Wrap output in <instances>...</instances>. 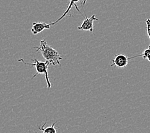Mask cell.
Returning a JSON list of instances; mask_svg holds the SVG:
<instances>
[{
	"mask_svg": "<svg viewBox=\"0 0 150 133\" xmlns=\"http://www.w3.org/2000/svg\"><path fill=\"white\" fill-rule=\"evenodd\" d=\"M33 49H36V52L40 51L44 58L48 61L50 65H52L53 66L61 65L60 61L62 60V57L57 50L47 44L46 39L40 40V46L33 47Z\"/></svg>",
	"mask_w": 150,
	"mask_h": 133,
	"instance_id": "6da1fadb",
	"label": "cell"
},
{
	"mask_svg": "<svg viewBox=\"0 0 150 133\" xmlns=\"http://www.w3.org/2000/svg\"><path fill=\"white\" fill-rule=\"evenodd\" d=\"M32 60L33 61V63L26 62V61L22 58L18 60L19 62H22L25 65H28L35 67V69L37 71V72L35 73V74L33 75V77L31 78V80H33V78L35 77L38 74H44V75H45V78H46V83H47V87L48 89H50V88H52V84H51V82L50 81L49 76H48V72H47V70H48V67L50 65V63L47 61H39L36 58L32 59Z\"/></svg>",
	"mask_w": 150,
	"mask_h": 133,
	"instance_id": "7a4b0ae2",
	"label": "cell"
},
{
	"mask_svg": "<svg viewBox=\"0 0 150 133\" xmlns=\"http://www.w3.org/2000/svg\"><path fill=\"white\" fill-rule=\"evenodd\" d=\"M136 56L128 58L124 55V54H115L114 58L111 60L112 63L110 65V66H114L117 68H124L127 66V65L128 64V61L130 59L134 58Z\"/></svg>",
	"mask_w": 150,
	"mask_h": 133,
	"instance_id": "3957f363",
	"label": "cell"
},
{
	"mask_svg": "<svg viewBox=\"0 0 150 133\" xmlns=\"http://www.w3.org/2000/svg\"><path fill=\"white\" fill-rule=\"evenodd\" d=\"M94 20H99V19L96 18V15L93 14L91 18H88L87 15L85 16V19L83 20L81 25L78 27V30L81 31H88L91 33L94 31Z\"/></svg>",
	"mask_w": 150,
	"mask_h": 133,
	"instance_id": "277c9868",
	"label": "cell"
},
{
	"mask_svg": "<svg viewBox=\"0 0 150 133\" xmlns=\"http://www.w3.org/2000/svg\"><path fill=\"white\" fill-rule=\"evenodd\" d=\"M80 1V0H70V3H69V6H68L67 8L66 9V11L64 12V13H63L62 15H61V16L60 17V18H59V19H58L57 20H55V21H54V22H53V23H50V25L52 26V25H56V24H57V23H59V22L60 21V20H61L63 18H64L65 17H66L67 14H69V15H70V11H71V8H72L73 6H74V7L76 8L77 11H78V12H79V13H80V14H81V12H80V9H79V8L78 7V6H77V5H76V3H77L78 1ZM81 1H83V2H82V5H86V3L87 0H81Z\"/></svg>",
	"mask_w": 150,
	"mask_h": 133,
	"instance_id": "5b68a950",
	"label": "cell"
},
{
	"mask_svg": "<svg viewBox=\"0 0 150 133\" xmlns=\"http://www.w3.org/2000/svg\"><path fill=\"white\" fill-rule=\"evenodd\" d=\"M51 28L50 24H47L44 22H33L32 25V28L31 32L33 35H37V34L42 32L44 30H49Z\"/></svg>",
	"mask_w": 150,
	"mask_h": 133,
	"instance_id": "8992f818",
	"label": "cell"
},
{
	"mask_svg": "<svg viewBox=\"0 0 150 133\" xmlns=\"http://www.w3.org/2000/svg\"><path fill=\"white\" fill-rule=\"evenodd\" d=\"M57 122H54L53 124L51 125V126H49V127H44L45 126V125L47 123V121H46L44 123V124L42 125V126H41V127H40V126H39L38 127V129H39V130H41L42 131V133H57V129L59 127H54V125H55L56 123ZM35 133H37V132H35Z\"/></svg>",
	"mask_w": 150,
	"mask_h": 133,
	"instance_id": "52a82bcc",
	"label": "cell"
},
{
	"mask_svg": "<svg viewBox=\"0 0 150 133\" xmlns=\"http://www.w3.org/2000/svg\"><path fill=\"white\" fill-rule=\"evenodd\" d=\"M149 56H150V44H149V47H148V49H145L144 51H143V53L141 54V55L137 56V57H138V56H142L144 59H148V58Z\"/></svg>",
	"mask_w": 150,
	"mask_h": 133,
	"instance_id": "ba28073f",
	"label": "cell"
},
{
	"mask_svg": "<svg viewBox=\"0 0 150 133\" xmlns=\"http://www.w3.org/2000/svg\"><path fill=\"white\" fill-rule=\"evenodd\" d=\"M146 30H147L148 35L150 40V19H148L146 21Z\"/></svg>",
	"mask_w": 150,
	"mask_h": 133,
	"instance_id": "9c48e42d",
	"label": "cell"
},
{
	"mask_svg": "<svg viewBox=\"0 0 150 133\" xmlns=\"http://www.w3.org/2000/svg\"><path fill=\"white\" fill-rule=\"evenodd\" d=\"M147 60H148L149 61V62H150V56L148 58V59H147Z\"/></svg>",
	"mask_w": 150,
	"mask_h": 133,
	"instance_id": "30bf717a",
	"label": "cell"
}]
</instances>
